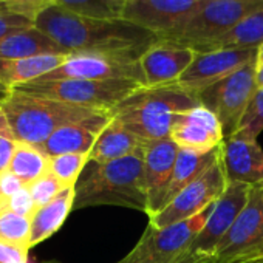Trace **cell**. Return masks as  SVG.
Returning a JSON list of instances; mask_svg holds the SVG:
<instances>
[{"instance_id": "cell-1", "label": "cell", "mask_w": 263, "mask_h": 263, "mask_svg": "<svg viewBox=\"0 0 263 263\" xmlns=\"http://www.w3.org/2000/svg\"><path fill=\"white\" fill-rule=\"evenodd\" d=\"M68 53L107 54L140 59L160 39L124 19H98L68 11L59 5L47 8L34 21Z\"/></svg>"}, {"instance_id": "cell-2", "label": "cell", "mask_w": 263, "mask_h": 263, "mask_svg": "<svg viewBox=\"0 0 263 263\" xmlns=\"http://www.w3.org/2000/svg\"><path fill=\"white\" fill-rule=\"evenodd\" d=\"M74 189V209L121 206L147 214L143 151L104 164L88 161Z\"/></svg>"}, {"instance_id": "cell-3", "label": "cell", "mask_w": 263, "mask_h": 263, "mask_svg": "<svg viewBox=\"0 0 263 263\" xmlns=\"http://www.w3.org/2000/svg\"><path fill=\"white\" fill-rule=\"evenodd\" d=\"M200 105L192 93L178 84L163 87H140L110 113L125 128L144 141L171 137L172 121L177 113Z\"/></svg>"}, {"instance_id": "cell-4", "label": "cell", "mask_w": 263, "mask_h": 263, "mask_svg": "<svg viewBox=\"0 0 263 263\" xmlns=\"http://www.w3.org/2000/svg\"><path fill=\"white\" fill-rule=\"evenodd\" d=\"M2 111L17 141L39 147L59 127L101 110L11 90Z\"/></svg>"}, {"instance_id": "cell-5", "label": "cell", "mask_w": 263, "mask_h": 263, "mask_svg": "<svg viewBox=\"0 0 263 263\" xmlns=\"http://www.w3.org/2000/svg\"><path fill=\"white\" fill-rule=\"evenodd\" d=\"M261 8L263 0H203L180 27L160 41L174 42L201 53L241 19Z\"/></svg>"}, {"instance_id": "cell-6", "label": "cell", "mask_w": 263, "mask_h": 263, "mask_svg": "<svg viewBox=\"0 0 263 263\" xmlns=\"http://www.w3.org/2000/svg\"><path fill=\"white\" fill-rule=\"evenodd\" d=\"M140 87L143 85L125 79H58L33 81L13 90H21L30 95L50 98L87 108L111 111L121 101H124Z\"/></svg>"}, {"instance_id": "cell-7", "label": "cell", "mask_w": 263, "mask_h": 263, "mask_svg": "<svg viewBox=\"0 0 263 263\" xmlns=\"http://www.w3.org/2000/svg\"><path fill=\"white\" fill-rule=\"evenodd\" d=\"M252 187L249 184L228 181L224 192L214 203L204 226L177 263H214L218 245L246 206Z\"/></svg>"}, {"instance_id": "cell-8", "label": "cell", "mask_w": 263, "mask_h": 263, "mask_svg": "<svg viewBox=\"0 0 263 263\" xmlns=\"http://www.w3.org/2000/svg\"><path fill=\"white\" fill-rule=\"evenodd\" d=\"M257 88V61H254L198 95L200 104L218 118L224 140L237 132Z\"/></svg>"}, {"instance_id": "cell-9", "label": "cell", "mask_w": 263, "mask_h": 263, "mask_svg": "<svg viewBox=\"0 0 263 263\" xmlns=\"http://www.w3.org/2000/svg\"><path fill=\"white\" fill-rule=\"evenodd\" d=\"M212 206L214 204L208 206L181 223L163 229H155L147 224L143 237L134 249L116 263H177L194 237L204 226Z\"/></svg>"}, {"instance_id": "cell-10", "label": "cell", "mask_w": 263, "mask_h": 263, "mask_svg": "<svg viewBox=\"0 0 263 263\" xmlns=\"http://www.w3.org/2000/svg\"><path fill=\"white\" fill-rule=\"evenodd\" d=\"M226 184L228 178L220 151L215 163L203 175L184 187L169 204L149 217V224L155 229H163L197 215L218 200V197L224 192Z\"/></svg>"}, {"instance_id": "cell-11", "label": "cell", "mask_w": 263, "mask_h": 263, "mask_svg": "<svg viewBox=\"0 0 263 263\" xmlns=\"http://www.w3.org/2000/svg\"><path fill=\"white\" fill-rule=\"evenodd\" d=\"M58 79H125L138 82L144 87V76L140 67V59L137 61L91 53H71L61 67L36 81Z\"/></svg>"}, {"instance_id": "cell-12", "label": "cell", "mask_w": 263, "mask_h": 263, "mask_svg": "<svg viewBox=\"0 0 263 263\" xmlns=\"http://www.w3.org/2000/svg\"><path fill=\"white\" fill-rule=\"evenodd\" d=\"M263 245V183L254 186L246 206L217 248L214 263H237Z\"/></svg>"}, {"instance_id": "cell-13", "label": "cell", "mask_w": 263, "mask_h": 263, "mask_svg": "<svg viewBox=\"0 0 263 263\" xmlns=\"http://www.w3.org/2000/svg\"><path fill=\"white\" fill-rule=\"evenodd\" d=\"M201 2L203 0H125L121 19L161 39L180 27Z\"/></svg>"}, {"instance_id": "cell-14", "label": "cell", "mask_w": 263, "mask_h": 263, "mask_svg": "<svg viewBox=\"0 0 263 263\" xmlns=\"http://www.w3.org/2000/svg\"><path fill=\"white\" fill-rule=\"evenodd\" d=\"M254 61H257V50H212L197 53L177 84L198 98L203 90Z\"/></svg>"}, {"instance_id": "cell-15", "label": "cell", "mask_w": 263, "mask_h": 263, "mask_svg": "<svg viewBox=\"0 0 263 263\" xmlns=\"http://www.w3.org/2000/svg\"><path fill=\"white\" fill-rule=\"evenodd\" d=\"M169 138L178 149L209 154L221 146L224 134L215 113L200 104L175 115Z\"/></svg>"}, {"instance_id": "cell-16", "label": "cell", "mask_w": 263, "mask_h": 263, "mask_svg": "<svg viewBox=\"0 0 263 263\" xmlns=\"http://www.w3.org/2000/svg\"><path fill=\"white\" fill-rule=\"evenodd\" d=\"M195 54L197 53L192 48L167 41H158L140 58L144 87L177 84L195 59Z\"/></svg>"}, {"instance_id": "cell-17", "label": "cell", "mask_w": 263, "mask_h": 263, "mask_svg": "<svg viewBox=\"0 0 263 263\" xmlns=\"http://www.w3.org/2000/svg\"><path fill=\"white\" fill-rule=\"evenodd\" d=\"M111 121L110 111H96L82 119L71 121L59 127L39 149L48 157L62 154H90L102 130Z\"/></svg>"}, {"instance_id": "cell-18", "label": "cell", "mask_w": 263, "mask_h": 263, "mask_svg": "<svg viewBox=\"0 0 263 263\" xmlns=\"http://www.w3.org/2000/svg\"><path fill=\"white\" fill-rule=\"evenodd\" d=\"M178 152V146L171 138L147 141L143 149L147 186V217L157 214L163 206V198L169 186Z\"/></svg>"}, {"instance_id": "cell-19", "label": "cell", "mask_w": 263, "mask_h": 263, "mask_svg": "<svg viewBox=\"0 0 263 263\" xmlns=\"http://www.w3.org/2000/svg\"><path fill=\"white\" fill-rule=\"evenodd\" d=\"M228 181L258 186L263 183V149L257 140L231 137L220 146Z\"/></svg>"}, {"instance_id": "cell-20", "label": "cell", "mask_w": 263, "mask_h": 263, "mask_svg": "<svg viewBox=\"0 0 263 263\" xmlns=\"http://www.w3.org/2000/svg\"><path fill=\"white\" fill-rule=\"evenodd\" d=\"M146 143L147 141L137 137L134 132L125 128L119 121L111 116V121L102 130V134L99 135L90 152V161L99 164L116 161L141 152Z\"/></svg>"}, {"instance_id": "cell-21", "label": "cell", "mask_w": 263, "mask_h": 263, "mask_svg": "<svg viewBox=\"0 0 263 263\" xmlns=\"http://www.w3.org/2000/svg\"><path fill=\"white\" fill-rule=\"evenodd\" d=\"M70 54H42L24 59H0V84L10 90L33 82L61 67Z\"/></svg>"}, {"instance_id": "cell-22", "label": "cell", "mask_w": 263, "mask_h": 263, "mask_svg": "<svg viewBox=\"0 0 263 263\" xmlns=\"http://www.w3.org/2000/svg\"><path fill=\"white\" fill-rule=\"evenodd\" d=\"M42 54H71L37 27L14 31L0 41V59H24Z\"/></svg>"}, {"instance_id": "cell-23", "label": "cell", "mask_w": 263, "mask_h": 263, "mask_svg": "<svg viewBox=\"0 0 263 263\" xmlns=\"http://www.w3.org/2000/svg\"><path fill=\"white\" fill-rule=\"evenodd\" d=\"M74 197H76L74 186L67 187L54 200H51L48 204L39 208L34 212L31 218L30 248H34L39 243L45 241L62 228L67 217L74 209Z\"/></svg>"}, {"instance_id": "cell-24", "label": "cell", "mask_w": 263, "mask_h": 263, "mask_svg": "<svg viewBox=\"0 0 263 263\" xmlns=\"http://www.w3.org/2000/svg\"><path fill=\"white\" fill-rule=\"evenodd\" d=\"M218 155H220V147L209 154H200V152H194L187 149H180L169 186L163 198L161 209L166 204H169L184 187H187L192 181H195L200 175H203L215 163Z\"/></svg>"}, {"instance_id": "cell-25", "label": "cell", "mask_w": 263, "mask_h": 263, "mask_svg": "<svg viewBox=\"0 0 263 263\" xmlns=\"http://www.w3.org/2000/svg\"><path fill=\"white\" fill-rule=\"evenodd\" d=\"M263 45V8L241 19L228 33L211 42L204 51L212 50H258ZM203 53V51H201Z\"/></svg>"}, {"instance_id": "cell-26", "label": "cell", "mask_w": 263, "mask_h": 263, "mask_svg": "<svg viewBox=\"0 0 263 263\" xmlns=\"http://www.w3.org/2000/svg\"><path fill=\"white\" fill-rule=\"evenodd\" d=\"M8 171L30 186L50 172V158L37 146L17 141Z\"/></svg>"}, {"instance_id": "cell-27", "label": "cell", "mask_w": 263, "mask_h": 263, "mask_svg": "<svg viewBox=\"0 0 263 263\" xmlns=\"http://www.w3.org/2000/svg\"><path fill=\"white\" fill-rule=\"evenodd\" d=\"M31 218L16 214L7 206L0 209V241L30 248Z\"/></svg>"}, {"instance_id": "cell-28", "label": "cell", "mask_w": 263, "mask_h": 263, "mask_svg": "<svg viewBox=\"0 0 263 263\" xmlns=\"http://www.w3.org/2000/svg\"><path fill=\"white\" fill-rule=\"evenodd\" d=\"M56 5L88 17L121 19L124 0H56Z\"/></svg>"}, {"instance_id": "cell-29", "label": "cell", "mask_w": 263, "mask_h": 263, "mask_svg": "<svg viewBox=\"0 0 263 263\" xmlns=\"http://www.w3.org/2000/svg\"><path fill=\"white\" fill-rule=\"evenodd\" d=\"M88 161L90 154H62L50 158V172L67 187H71L79 181Z\"/></svg>"}, {"instance_id": "cell-30", "label": "cell", "mask_w": 263, "mask_h": 263, "mask_svg": "<svg viewBox=\"0 0 263 263\" xmlns=\"http://www.w3.org/2000/svg\"><path fill=\"white\" fill-rule=\"evenodd\" d=\"M263 130V87H258L254 93L243 119L232 137L245 140H257Z\"/></svg>"}, {"instance_id": "cell-31", "label": "cell", "mask_w": 263, "mask_h": 263, "mask_svg": "<svg viewBox=\"0 0 263 263\" xmlns=\"http://www.w3.org/2000/svg\"><path fill=\"white\" fill-rule=\"evenodd\" d=\"M28 189H30L33 201H34L36 211H37L39 208H42V206L48 204L51 200H54L64 189H67V186L64 183H61L51 172H48L47 175H44L33 184H30Z\"/></svg>"}, {"instance_id": "cell-32", "label": "cell", "mask_w": 263, "mask_h": 263, "mask_svg": "<svg viewBox=\"0 0 263 263\" xmlns=\"http://www.w3.org/2000/svg\"><path fill=\"white\" fill-rule=\"evenodd\" d=\"M0 5L34 22L47 8L56 5V0H2Z\"/></svg>"}, {"instance_id": "cell-33", "label": "cell", "mask_w": 263, "mask_h": 263, "mask_svg": "<svg viewBox=\"0 0 263 263\" xmlns=\"http://www.w3.org/2000/svg\"><path fill=\"white\" fill-rule=\"evenodd\" d=\"M16 146H17V140L13 134L4 111L0 110V172L8 171Z\"/></svg>"}, {"instance_id": "cell-34", "label": "cell", "mask_w": 263, "mask_h": 263, "mask_svg": "<svg viewBox=\"0 0 263 263\" xmlns=\"http://www.w3.org/2000/svg\"><path fill=\"white\" fill-rule=\"evenodd\" d=\"M33 25H34L33 21H30L21 14H16V13L10 11L8 8L0 5V41L13 34L14 31L25 30Z\"/></svg>"}, {"instance_id": "cell-35", "label": "cell", "mask_w": 263, "mask_h": 263, "mask_svg": "<svg viewBox=\"0 0 263 263\" xmlns=\"http://www.w3.org/2000/svg\"><path fill=\"white\" fill-rule=\"evenodd\" d=\"M5 206L8 209H11L13 212L21 214V215H25L28 218H33V215L36 212V206H34V201L31 198V194H30L28 186L24 187L22 191H19L17 194H14L13 197H10L7 200Z\"/></svg>"}, {"instance_id": "cell-36", "label": "cell", "mask_w": 263, "mask_h": 263, "mask_svg": "<svg viewBox=\"0 0 263 263\" xmlns=\"http://www.w3.org/2000/svg\"><path fill=\"white\" fill-rule=\"evenodd\" d=\"M24 187H27V186L10 171L0 172V194L4 195L5 200H8L10 197H13Z\"/></svg>"}, {"instance_id": "cell-37", "label": "cell", "mask_w": 263, "mask_h": 263, "mask_svg": "<svg viewBox=\"0 0 263 263\" xmlns=\"http://www.w3.org/2000/svg\"><path fill=\"white\" fill-rule=\"evenodd\" d=\"M10 93H11V90L8 87H5L4 84H0V110H2V105L7 101V98L10 96Z\"/></svg>"}, {"instance_id": "cell-38", "label": "cell", "mask_w": 263, "mask_h": 263, "mask_svg": "<svg viewBox=\"0 0 263 263\" xmlns=\"http://www.w3.org/2000/svg\"><path fill=\"white\" fill-rule=\"evenodd\" d=\"M263 257V245L258 248V249H255L252 254H249L246 258H243V260H240V261H249V260H255V258H261ZM238 263V261H237Z\"/></svg>"}, {"instance_id": "cell-39", "label": "cell", "mask_w": 263, "mask_h": 263, "mask_svg": "<svg viewBox=\"0 0 263 263\" xmlns=\"http://www.w3.org/2000/svg\"><path fill=\"white\" fill-rule=\"evenodd\" d=\"M257 85L263 87V67H257Z\"/></svg>"}, {"instance_id": "cell-40", "label": "cell", "mask_w": 263, "mask_h": 263, "mask_svg": "<svg viewBox=\"0 0 263 263\" xmlns=\"http://www.w3.org/2000/svg\"><path fill=\"white\" fill-rule=\"evenodd\" d=\"M257 67H263V45L257 50Z\"/></svg>"}, {"instance_id": "cell-41", "label": "cell", "mask_w": 263, "mask_h": 263, "mask_svg": "<svg viewBox=\"0 0 263 263\" xmlns=\"http://www.w3.org/2000/svg\"><path fill=\"white\" fill-rule=\"evenodd\" d=\"M238 263H263V257L261 258H255V260H249V261H238Z\"/></svg>"}, {"instance_id": "cell-42", "label": "cell", "mask_w": 263, "mask_h": 263, "mask_svg": "<svg viewBox=\"0 0 263 263\" xmlns=\"http://www.w3.org/2000/svg\"><path fill=\"white\" fill-rule=\"evenodd\" d=\"M5 203H7V200L4 198V195H2V194H0V209H2V208L5 206Z\"/></svg>"}, {"instance_id": "cell-43", "label": "cell", "mask_w": 263, "mask_h": 263, "mask_svg": "<svg viewBox=\"0 0 263 263\" xmlns=\"http://www.w3.org/2000/svg\"><path fill=\"white\" fill-rule=\"evenodd\" d=\"M0 2H2V0H0Z\"/></svg>"}, {"instance_id": "cell-44", "label": "cell", "mask_w": 263, "mask_h": 263, "mask_svg": "<svg viewBox=\"0 0 263 263\" xmlns=\"http://www.w3.org/2000/svg\"><path fill=\"white\" fill-rule=\"evenodd\" d=\"M124 2H125V0H124Z\"/></svg>"}]
</instances>
